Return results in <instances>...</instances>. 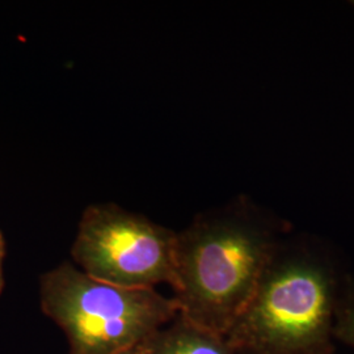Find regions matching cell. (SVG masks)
<instances>
[{
  "mask_svg": "<svg viewBox=\"0 0 354 354\" xmlns=\"http://www.w3.org/2000/svg\"><path fill=\"white\" fill-rule=\"evenodd\" d=\"M279 235L247 207L200 215L177 232L174 301L192 323L226 335L250 304Z\"/></svg>",
  "mask_w": 354,
  "mask_h": 354,
  "instance_id": "1",
  "label": "cell"
},
{
  "mask_svg": "<svg viewBox=\"0 0 354 354\" xmlns=\"http://www.w3.org/2000/svg\"><path fill=\"white\" fill-rule=\"evenodd\" d=\"M344 279L323 253L279 241L226 340L238 354H333Z\"/></svg>",
  "mask_w": 354,
  "mask_h": 354,
  "instance_id": "2",
  "label": "cell"
},
{
  "mask_svg": "<svg viewBox=\"0 0 354 354\" xmlns=\"http://www.w3.org/2000/svg\"><path fill=\"white\" fill-rule=\"evenodd\" d=\"M42 313L64 330L68 354H117L137 348L178 315L174 298L93 279L70 263L39 281Z\"/></svg>",
  "mask_w": 354,
  "mask_h": 354,
  "instance_id": "3",
  "label": "cell"
},
{
  "mask_svg": "<svg viewBox=\"0 0 354 354\" xmlns=\"http://www.w3.org/2000/svg\"><path fill=\"white\" fill-rule=\"evenodd\" d=\"M177 232L113 203L91 205L80 218L71 256L93 279L129 289L172 286Z\"/></svg>",
  "mask_w": 354,
  "mask_h": 354,
  "instance_id": "4",
  "label": "cell"
},
{
  "mask_svg": "<svg viewBox=\"0 0 354 354\" xmlns=\"http://www.w3.org/2000/svg\"><path fill=\"white\" fill-rule=\"evenodd\" d=\"M140 354H238L223 335L180 314L137 346Z\"/></svg>",
  "mask_w": 354,
  "mask_h": 354,
  "instance_id": "5",
  "label": "cell"
},
{
  "mask_svg": "<svg viewBox=\"0 0 354 354\" xmlns=\"http://www.w3.org/2000/svg\"><path fill=\"white\" fill-rule=\"evenodd\" d=\"M333 337L354 349V282L352 279H345L342 282L335 315Z\"/></svg>",
  "mask_w": 354,
  "mask_h": 354,
  "instance_id": "6",
  "label": "cell"
},
{
  "mask_svg": "<svg viewBox=\"0 0 354 354\" xmlns=\"http://www.w3.org/2000/svg\"><path fill=\"white\" fill-rule=\"evenodd\" d=\"M6 257V241H4V236L0 232V294L4 288V276H3V261Z\"/></svg>",
  "mask_w": 354,
  "mask_h": 354,
  "instance_id": "7",
  "label": "cell"
},
{
  "mask_svg": "<svg viewBox=\"0 0 354 354\" xmlns=\"http://www.w3.org/2000/svg\"><path fill=\"white\" fill-rule=\"evenodd\" d=\"M117 354H140V352H138V348H133V349H127V351Z\"/></svg>",
  "mask_w": 354,
  "mask_h": 354,
  "instance_id": "8",
  "label": "cell"
}]
</instances>
